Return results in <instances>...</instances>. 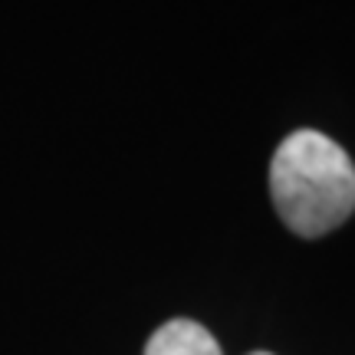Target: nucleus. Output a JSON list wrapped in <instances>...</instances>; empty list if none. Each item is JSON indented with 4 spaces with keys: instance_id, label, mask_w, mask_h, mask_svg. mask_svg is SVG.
I'll return each instance as SVG.
<instances>
[{
    "instance_id": "obj_2",
    "label": "nucleus",
    "mask_w": 355,
    "mask_h": 355,
    "mask_svg": "<svg viewBox=\"0 0 355 355\" xmlns=\"http://www.w3.org/2000/svg\"><path fill=\"white\" fill-rule=\"evenodd\" d=\"M145 355H220V345L201 322L171 319L162 329L152 332Z\"/></svg>"
},
{
    "instance_id": "obj_3",
    "label": "nucleus",
    "mask_w": 355,
    "mask_h": 355,
    "mask_svg": "<svg viewBox=\"0 0 355 355\" xmlns=\"http://www.w3.org/2000/svg\"><path fill=\"white\" fill-rule=\"evenodd\" d=\"M254 355H270V352H254Z\"/></svg>"
},
{
    "instance_id": "obj_1",
    "label": "nucleus",
    "mask_w": 355,
    "mask_h": 355,
    "mask_svg": "<svg viewBox=\"0 0 355 355\" xmlns=\"http://www.w3.org/2000/svg\"><path fill=\"white\" fill-rule=\"evenodd\" d=\"M270 194L293 234L322 237L355 211V168L343 145L300 128L270 162Z\"/></svg>"
}]
</instances>
